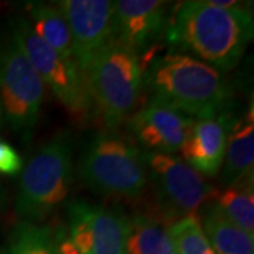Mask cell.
<instances>
[{"mask_svg":"<svg viewBox=\"0 0 254 254\" xmlns=\"http://www.w3.org/2000/svg\"><path fill=\"white\" fill-rule=\"evenodd\" d=\"M164 34L173 51L226 73L236 68L253 38V17L243 6L222 9L209 0H190L168 18Z\"/></svg>","mask_w":254,"mask_h":254,"instance_id":"6da1fadb","label":"cell"},{"mask_svg":"<svg viewBox=\"0 0 254 254\" xmlns=\"http://www.w3.org/2000/svg\"><path fill=\"white\" fill-rule=\"evenodd\" d=\"M143 82L151 100L190 119L215 116L232 99L225 73L195 57L175 51L151 60L143 69Z\"/></svg>","mask_w":254,"mask_h":254,"instance_id":"7a4b0ae2","label":"cell"},{"mask_svg":"<svg viewBox=\"0 0 254 254\" xmlns=\"http://www.w3.org/2000/svg\"><path fill=\"white\" fill-rule=\"evenodd\" d=\"M93 110L108 128L130 118L143 93L141 60L130 48L113 40L95 57L83 72Z\"/></svg>","mask_w":254,"mask_h":254,"instance_id":"3957f363","label":"cell"},{"mask_svg":"<svg viewBox=\"0 0 254 254\" xmlns=\"http://www.w3.org/2000/svg\"><path fill=\"white\" fill-rule=\"evenodd\" d=\"M78 170L89 190L112 198L136 200L144 193L148 184L144 153L116 134H99L92 138Z\"/></svg>","mask_w":254,"mask_h":254,"instance_id":"277c9868","label":"cell"},{"mask_svg":"<svg viewBox=\"0 0 254 254\" xmlns=\"http://www.w3.org/2000/svg\"><path fill=\"white\" fill-rule=\"evenodd\" d=\"M72 175V141L63 133L47 141L23 171L16 199V212L23 222L40 223L63 205Z\"/></svg>","mask_w":254,"mask_h":254,"instance_id":"5b68a950","label":"cell"},{"mask_svg":"<svg viewBox=\"0 0 254 254\" xmlns=\"http://www.w3.org/2000/svg\"><path fill=\"white\" fill-rule=\"evenodd\" d=\"M11 36L27 57L38 76L48 86L68 113L78 122L89 120L93 112L85 78L78 65L53 51L34 34L27 18L21 17L13 26Z\"/></svg>","mask_w":254,"mask_h":254,"instance_id":"8992f818","label":"cell"},{"mask_svg":"<svg viewBox=\"0 0 254 254\" xmlns=\"http://www.w3.org/2000/svg\"><path fill=\"white\" fill-rule=\"evenodd\" d=\"M44 83L13 36L0 51V105L9 126L28 141L40 118Z\"/></svg>","mask_w":254,"mask_h":254,"instance_id":"52a82bcc","label":"cell"},{"mask_svg":"<svg viewBox=\"0 0 254 254\" xmlns=\"http://www.w3.org/2000/svg\"><path fill=\"white\" fill-rule=\"evenodd\" d=\"M144 161L158 210L168 222L199 213L216 193L200 174L175 154L144 151Z\"/></svg>","mask_w":254,"mask_h":254,"instance_id":"ba28073f","label":"cell"},{"mask_svg":"<svg viewBox=\"0 0 254 254\" xmlns=\"http://www.w3.org/2000/svg\"><path fill=\"white\" fill-rule=\"evenodd\" d=\"M66 216V233L81 254H126L130 220L122 210L75 200Z\"/></svg>","mask_w":254,"mask_h":254,"instance_id":"9c48e42d","label":"cell"},{"mask_svg":"<svg viewBox=\"0 0 254 254\" xmlns=\"http://www.w3.org/2000/svg\"><path fill=\"white\" fill-rule=\"evenodd\" d=\"M55 7L65 18L72 38L73 58L83 73L95 57L115 40L113 1L61 0Z\"/></svg>","mask_w":254,"mask_h":254,"instance_id":"30bf717a","label":"cell"},{"mask_svg":"<svg viewBox=\"0 0 254 254\" xmlns=\"http://www.w3.org/2000/svg\"><path fill=\"white\" fill-rule=\"evenodd\" d=\"M168 3L158 0L113 1L115 40L144 57L165 33Z\"/></svg>","mask_w":254,"mask_h":254,"instance_id":"8fae6325","label":"cell"},{"mask_svg":"<svg viewBox=\"0 0 254 254\" xmlns=\"http://www.w3.org/2000/svg\"><path fill=\"white\" fill-rule=\"evenodd\" d=\"M192 120L161 102L150 99L128 118L127 127L148 153L174 154L180 151Z\"/></svg>","mask_w":254,"mask_h":254,"instance_id":"7c38bea8","label":"cell"},{"mask_svg":"<svg viewBox=\"0 0 254 254\" xmlns=\"http://www.w3.org/2000/svg\"><path fill=\"white\" fill-rule=\"evenodd\" d=\"M235 119L229 108L210 118L193 119L180 148L184 161L203 177H218Z\"/></svg>","mask_w":254,"mask_h":254,"instance_id":"4fadbf2b","label":"cell"},{"mask_svg":"<svg viewBox=\"0 0 254 254\" xmlns=\"http://www.w3.org/2000/svg\"><path fill=\"white\" fill-rule=\"evenodd\" d=\"M254 168V115L253 106L235 119L227 137L226 151L222 164L220 181L232 187L253 178Z\"/></svg>","mask_w":254,"mask_h":254,"instance_id":"5bb4252c","label":"cell"},{"mask_svg":"<svg viewBox=\"0 0 254 254\" xmlns=\"http://www.w3.org/2000/svg\"><path fill=\"white\" fill-rule=\"evenodd\" d=\"M198 218L215 254H254L253 235L233 225L215 202L203 205Z\"/></svg>","mask_w":254,"mask_h":254,"instance_id":"9a60e30c","label":"cell"},{"mask_svg":"<svg viewBox=\"0 0 254 254\" xmlns=\"http://www.w3.org/2000/svg\"><path fill=\"white\" fill-rule=\"evenodd\" d=\"M26 9L27 21L34 34L60 57L75 63L69 28L55 4L31 1Z\"/></svg>","mask_w":254,"mask_h":254,"instance_id":"2e32d148","label":"cell"},{"mask_svg":"<svg viewBox=\"0 0 254 254\" xmlns=\"http://www.w3.org/2000/svg\"><path fill=\"white\" fill-rule=\"evenodd\" d=\"M128 220L126 254H177L171 222L151 215H136Z\"/></svg>","mask_w":254,"mask_h":254,"instance_id":"e0dca14e","label":"cell"},{"mask_svg":"<svg viewBox=\"0 0 254 254\" xmlns=\"http://www.w3.org/2000/svg\"><path fill=\"white\" fill-rule=\"evenodd\" d=\"M216 195V193H215ZM219 210L233 225L247 232L254 233V193L253 178L227 187L216 195L215 200Z\"/></svg>","mask_w":254,"mask_h":254,"instance_id":"ac0fdd59","label":"cell"},{"mask_svg":"<svg viewBox=\"0 0 254 254\" xmlns=\"http://www.w3.org/2000/svg\"><path fill=\"white\" fill-rule=\"evenodd\" d=\"M9 254H54L53 229L31 222H21L11 233Z\"/></svg>","mask_w":254,"mask_h":254,"instance_id":"d6986e66","label":"cell"},{"mask_svg":"<svg viewBox=\"0 0 254 254\" xmlns=\"http://www.w3.org/2000/svg\"><path fill=\"white\" fill-rule=\"evenodd\" d=\"M171 236L177 254H215L203 233L198 213L173 222Z\"/></svg>","mask_w":254,"mask_h":254,"instance_id":"ffe728a7","label":"cell"},{"mask_svg":"<svg viewBox=\"0 0 254 254\" xmlns=\"http://www.w3.org/2000/svg\"><path fill=\"white\" fill-rule=\"evenodd\" d=\"M23 161L18 153L4 140H0V173L4 175H16L20 173Z\"/></svg>","mask_w":254,"mask_h":254,"instance_id":"44dd1931","label":"cell"},{"mask_svg":"<svg viewBox=\"0 0 254 254\" xmlns=\"http://www.w3.org/2000/svg\"><path fill=\"white\" fill-rule=\"evenodd\" d=\"M53 233H54V254H81L72 245L64 227L55 229L53 230Z\"/></svg>","mask_w":254,"mask_h":254,"instance_id":"7402d4cb","label":"cell"}]
</instances>
